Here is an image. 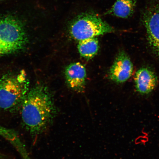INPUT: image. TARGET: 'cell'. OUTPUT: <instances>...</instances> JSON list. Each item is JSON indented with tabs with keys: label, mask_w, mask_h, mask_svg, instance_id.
<instances>
[{
	"label": "cell",
	"mask_w": 159,
	"mask_h": 159,
	"mask_svg": "<svg viewBox=\"0 0 159 159\" xmlns=\"http://www.w3.org/2000/svg\"><path fill=\"white\" fill-rule=\"evenodd\" d=\"M8 132V130L0 127V134L2 136H5L7 135Z\"/></svg>",
	"instance_id": "11"
},
{
	"label": "cell",
	"mask_w": 159,
	"mask_h": 159,
	"mask_svg": "<svg viewBox=\"0 0 159 159\" xmlns=\"http://www.w3.org/2000/svg\"><path fill=\"white\" fill-rule=\"evenodd\" d=\"M1 1V0H0V1Z\"/></svg>",
	"instance_id": "12"
},
{
	"label": "cell",
	"mask_w": 159,
	"mask_h": 159,
	"mask_svg": "<svg viewBox=\"0 0 159 159\" xmlns=\"http://www.w3.org/2000/svg\"><path fill=\"white\" fill-rule=\"evenodd\" d=\"M142 19L149 45L159 59V3L156 0H151L145 7Z\"/></svg>",
	"instance_id": "5"
},
{
	"label": "cell",
	"mask_w": 159,
	"mask_h": 159,
	"mask_svg": "<svg viewBox=\"0 0 159 159\" xmlns=\"http://www.w3.org/2000/svg\"><path fill=\"white\" fill-rule=\"evenodd\" d=\"M21 106L23 124L33 135L44 132L57 114L52 95L43 85H36L29 91Z\"/></svg>",
	"instance_id": "1"
},
{
	"label": "cell",
	"mask_w": 159,
	"mask_h": 159,
	"mask_svg": "<svg viewBox=\"0 0 159 159\" xmlns=\"http://www.w3.org/2000/svg\"><path fill=\"white\" fill-rule=\"evenodd\" d=\"M65 75L67 84L71 89L79 93L84 91L86 78L84 66L79 62L71 63L66 68Z\"/></svg>",
	"instance_id": "7"
},
{
	"label": "cell",
	"mask_w": 159,
	"mask_h": 159,
	"mask_svg": "<svg viewBox=\"0 0 159 159\" xmlns=\"http://www.w3.org/2000/svg\"><path fill=\"white\" fill-rule=\"evenodd\" d=\"M99 43L96 37L79 41L78 49L81 57L86 59L92 58L98 50Z\"/></svg>",
	"instance_id": "10"
},
{
	"label": "cell",
	"mask_w": 159,
	"mask_h": 159,
	"mask_svg": "<svg viewBox=\"0 0 159 159\" xmlns=\"http://www.w3.org/2000/svg\"><path fill=\"white\" fill-rule=\"evenodd\" d=\"M134 81L136 91L142 94H148L152 92L158 83L156 74L146 67H143L137 71Z\"/></svg>",
	"instance_id": "8"
},
{
	"label": "cell",
	"mask_w": 159,
	"mask_h": 159,
	"mask_svg": "<svg viewBox=\"0 0 159 159\" xmlns=\"http://www.w3.org/2000/svg\"><path fill=\"white\" fill-rule=\"evenodd\" d=\"M28 39L23 23L11 16L0 18V57L25 48Z\"/></svg>",
	"instance_id": "3"
},
{
	"label": "cell",
	"mask_w": 159,
	"mask_h": 159,
	"mask_svg": "<svg viewBox=\"0 0 159 159\" xmlns=\"http://www.w3.org/2000/svg\"><path fill=\"white\" fill-rule=\"evenodd\" d=\"M137 2V0H116L105 14L128 19L134 15Z\"/></svg>",
	"instance_id": "9"
},
{
	"label": "cell",
	"mask_w": 159,
	"mask_h": 159,
	"mask_svg": "<svg viewBox=\"0 0 159 159\" xmlns=\"http://www.w3.org/2000/svg\"><path fill=\"white\" fill-rule=\"evenodd\" d=\"M114 29L94 13L80 14L71 22L69 31L71 36L80 41L112 33Z\"/></svg>",
	"instance_id": "4"
},
{
	"label": "cell",
	"mask_w": 159,
	"mask_h": 159,
	"mask_svg": "<svg viewBox=\"0 0 159 159\" xmlns=\"http://www.w3.org/2000/svg\"><path fill=\"white\" fill-rule=\"evenodd\" d=\"M134 65L130 57L124 51L117 55L109 72V78L114 82L122 83L132 76Z\"/></svg>",
	"instance_id": "6"
},
{
	"label": "cell",
	"mask_w": 159,
	"mask_h": 159,
	"mask_svg": "<svg viewBox=\"0 0 159 159\" xmlns=\"http://www.w3.org/2000/svg\"><path fill=\"white\" fill-rule=\"evenodd\" d=\"M29 84L24 71L0 78V108L12 111L21 105L29 91Z\"/></svg>",
	"instance_id": "2"
}]
</instances>
